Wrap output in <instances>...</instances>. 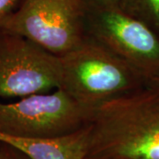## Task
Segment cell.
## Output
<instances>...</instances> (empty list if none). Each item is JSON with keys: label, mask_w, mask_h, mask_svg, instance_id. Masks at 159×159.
Returning <instances> with one entry per match:
<instances>
[{"label": "cell", "mask_w": 159, "mask_h": 159, "mask_svg": "<svg viewBox=\"0 0 159 159\" xmlns=\"http://www.w3.org/2000/svg\"><path fill=\"white\" fill-rule=\"evenodd\" d=\"M87 159H159V95L146 87L94 110Z\"/></svg>", "instance_id": "1"}, {"label": "cell", "mask_w": 159, "mask_h": 159, "mask_svg": "<svg viewBox=\"0 0 159 159\" xmlns=\"http://www.w3.org/2000/svg\"><path fill=\"white\" fill-rule=\"evenodd\" d=\"M58 62L57 89L91 110L148 87L137 70L89 36Z\"/></svg>", "instance_id": "2"}, {"label": "cell", "mask_w": 159, "mask_h": 159, "mask_svg": "<svg viewBox=\"0 0 159 159\" xmlns=\"http://www.w3.org/2000/svg\"><path fill=\"white\" fill-rule=\"evenodd\" d=\"M93 111L60 89L13 102L0 100V134L20 138L63 136L87 126Z\"/></svg>", "instance_id": "3"}, {"label": "cell", "mask_w": 159, "mask_h": 159, "mask_svg": "<svg viewBox=\"0 0 159 159\" xmlns=\"http://www.w3.org/2000/svg\"><path fill=\"white\" fill-rule=\"evenodd\" d=\"M87 0H22L0 29L25 36L60 57L86 39Z\"/></svg>", "instance_id": "4"}, {"label": "cell", "mask_w": 159, "mask_h": 159, "mask_svg": "<svg viewBox=\"0 0 159 159\" xmlns=\"http://www.w3.org/2000/svg\"><path fill=\"white\" fill-rule=\"evenodd\" d=\"M87 1V36L130 65L148 83L156 78L159 74L158 34L119 6Z\"/></svg>", "instance_id": "5"}, {"label": "cell", "mask_w": 159, "mask_h": 159, "mask_svg": "<svg viewBox=\"0 0 159 159\" xmlns=\"http://www.w3.org/2000/svg\"><path fill=\"white\" fill-rule=\"evenodd\" d=\"M58 71L57 56L25 36L0 29V100L56 89Z\"/></svg>", "instance_id": "6"}, {"label": "cell", "mask_w": 159, "mask_h": 159, "mask_svg": "<svg viewBox=\"0 0 159 159\" xmlns=\"http://www.w3.org/2000/svg\"><path fill=\"white\" fill-rule=\"evenodd\" d=\"M89 125L66 135L53 138H20L0 134V142L10 144L30 159H86Z\"/></svg>", "instance_id": "7"}, {"label": "cell", "mask_w": 159, "mask_h": 159, "mask_svg": "<svg viewBox=\"0 0 159 159\" xmlns=\"http://www.w3.org/2000/svg\"><path fill=\"white\" fill-rule=\"evenodd\" d=\"M121 10L159 33V0H120Z\"/></svg>", "instance_id": "8"}, {"label": "cell", "mask_w": 159, "mask_h": 159, "mask_svg": "<svg viewBox=\"0 0 159 159\" xmlns=\"http://www.w3.org/2000/svg\"><path fill=\"white\" fill-rule=\"evenodd\" d=\"M0 159H30L17 148L0 142Z\"/></svg>", "instance_id": "9"}, {"label": "cell", "mask_w": 159, "mask_h": 159, "mask_svg": "<svg viewBox=\"0 0 159 159\" xmlns=\"http://www.w3.org/2000/svg\"><path fill=\"white\" fill-rule=\"evenodd\" d=\"M22 0H0V26L18 9Z\"/></svg>", "instance_id": "10"}, {"label": "cell", "mask_w": 159, "mask_h": 159, "mask_svg": "<svg viewBox=\"0 0 159 159\" xmlns=\"http://www.w3.org/2000/svg\"><path fill=\"white\" fill-rule=\"evenodd\" d=\"M148 87L150 88L151 89H153L155 92H157L159 95V74L156 78H154L148 82Z\"/></svg>", "instance_id": "11"}, {"label": "cell", "mask_w": 159, "mask_h": 159, "mask_svg": "<svg viewBox=\"0 0 159 159\" xmlns=\"http://www.w3.org/2000/svg\"><path fill=\"white\" fill-rule=\"evenodd\" d=\"M102 6H119L120 0H92Z\"/></svg>", "instance_id": "12"}, {"label": "cell", "mask_w": 159, "mask_h": 159, "mask_svg": "<svg viewBox=\"0 0 159 159\" xmlns=\"http://www.w3.org/2000/svg\"><path fill=\"white\" fill-rule=\"evenodd\" d=\"M86 159H87V158H86Z\"/></svg>", "instance_id": "13"}]
</instances>
